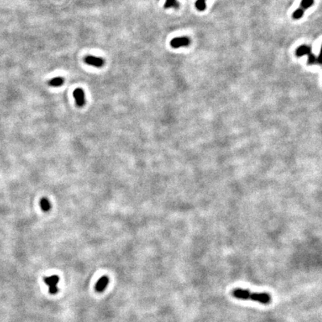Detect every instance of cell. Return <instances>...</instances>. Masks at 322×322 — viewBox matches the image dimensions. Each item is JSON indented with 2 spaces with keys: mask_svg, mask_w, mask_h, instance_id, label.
<instances>
[{
  "mask_svg": "<svg viewBox=\"0 0 322 322\" xmlns=\"http://www.w3.org/2000/svg\"><path fill=\"white\" fill-rule=\"evenodd\" d=\"M233 295L240 299L251 300L253 301H257L259 303H263V304H268L271 301V296L267 293H254L246 289H235L233 292Z\"/></svg>",
  "mask_w": 322,
  "mask_h": 322,
  "instance_id": "1",
  "label": "cell"
},
{
  "mask_svg": "<svg viewBox=\"0 0 322 322\" xmlns=\"http://www.w3.org/2000/svg\"><path fill=\"white\" fill-rule=\"evenodd\" d=\"M295 54L297 57H302L303 55H307L308 56L307 64L309 65H312V64H316L317 63H320V59L317 58V57L312 52L311 47L309 46L302 45V46H299L297 48Z\"/></svg>",
  "mask_w": 322,
  "mask_h": 322,
  "instance_id": "2",
  "label": "cell"
},
{
  "mask_svg": "<svg viewBox=\"0 0 322 322\" xmlns=\"http://www.w3.org/2000/svg\"><path fill=\"white\" fill-rule=\"evenodd\" d=\"M59 278L57 275H52L49 277H46L44 278V282L48 287V292L50 294L55 295L57 293L58 288H57V283H59Z\"/></svg>",
  "mask_w": 322,
  "mask_h": 322,
  "instance_id": "3",
  "label": "cell"
},
{
  "mask_svg": "<svg viewBox=\"0 0 322 322\" xmlns=\"http://www.w3.org/2000/svg\"><path fill=\"white\" fill-rule=\"evenodd\" d=\"M313 3L314 0H302L300 8L297 9L296 10H295V12L292 14L293 19H300V18L303 17L305 10L309 8H310L313 5Z\"/></svg>",
  "mask_w": 322,
  "mask_h": 322,
  "instance_id": "4",
  "label": "cell"
},
{
  "mask_svg": "<svg viewBox=\"0 0 322 322\" xmlns=\"http://www.w3.org/2000/svg\"><path fill=\"white\" fill-rule=\"evenodd\" d=\"M85 63L88 65H90L95 67H102L105 64V61L102 57H95V56H87L84 59Z\"/></svg>",
  "mask_w": 322,
  "mask_h": 322,
  "instance_id": "5",
  "label": "cell"
},
{
  "mask_svg": "<svg viewBox=\"0 0 322 322\" xmlns=\"http://www.w3.org/2000/svg\"><path fill=\"white\" fill-rule=\"evenodd\" d=\"M73 96L77 106L82 107L85 105V93L82 88H77L73 92Z\"/></svg>",
  "mask_w": 322,
  "mask_h": 322,
  "instance_id": "6",
  "label": "cell"
},
{
  "mask_svg": "<svg viewBox=\"0 0 322 322\" xmlns=\"http://www.w3.org/2000/svg\"><path fill=\"white\" fill-rule=\"evenodd\" d=\"M190 44V40L188 37H176V38L172 39L170 42V45L172 48H178L181 47V46H187Z\"/></svg>",
  "mask_w": 322,
  "mask_h": 322,
  "instance_id": "7",
  "label": "cell"
},
{
  "mask_svg": "<svg viewBox=\"0 0 322 322\" xmlns=\"http://www.w3.org/2000/svg\"><path fill=\"white\" fill-rule=\"evenodd\" d=\"M109 283V278L107 276H103L98 279L97 283L95 286V289L96 292H102L107 288Z\"/></svg>",
  "mask_w": 322,
  "mask_h": 322,
  "instance_id": "8",
  "label": "cell"
},
{
  "mask_svg": "<svg viewBox=\"0 0 322 322\" xmlns=\"http://www.w3.org/2000/svg\"><path fill=\"white\" fill-rule=\"evenodd\" d=\"M40 206L44 212H48L51 209V203L47 198H43L40 201Z\"/></svg>",
  "mask_w": 322,
  "mask_h": 322,
  "instance_id": "9",
  "label": "cell"
},
{
  "mask_svg": "<svg viewBox=\"0 0 322 322\" xmlns=\"http://www.w3.org/2000/svg\"><path fill=\"white\" fill-rule=\"evenodd\" d=\"M64 78L63 77H55L48 82V84L52 87H61L64 84Z\"/></svg>",
  "mask_w": 322,
  "mask_h": 322,
  "instance_id": "10",
  "label": "cell"
},
{
  "mask_svg": "<svg viewBox=\"0 0 322 322\" xmlns=\"http://www.w3.org/2000/svg\"><path fill=\"white\" fill-rule=\"evenodd\" d=\"M177 6H178L177 0H165L164 8L167 9L170 8H177Z\"/></svg>",
  "mask_w": 322,
  "mask_h": 322,
  "instance_id": "11",
  "label": "cell"
},
{
  "mask_svg": "<svg viewBox=\"0 0 322 322\" xmlns=\"http://www.w3.org/2000/svg\"><path fill=\"white\" fill-rule=\"evenodd\" d=\"M206 0H197L195 2V8L199 10V11H203L206 8V4H205Z\"/></svg>",
  "mask_w": 322,
  "mask_h": 322,
  "instance_id": "12",
  "label": "cell"
}]
</instances>
